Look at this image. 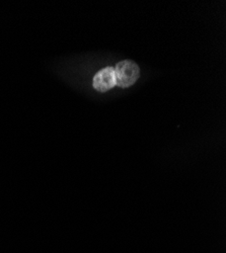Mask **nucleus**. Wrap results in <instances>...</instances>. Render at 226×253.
I'll return each instance as SVG.
<instances>
[{"mask_svg":"<svg viewBox=\"0 0 226 253\" xmlns=\"http://www.w3.org/2000/svg\"><path fill=\"white\" fill-rule=\"evenodd\" d=\"M115 70L116 85L120 87H129L139 78L140 70L138 65L133 61L125 60L119 62Z\"/></svg>","mask_w":226,"mask_h":253,"instance_id":"1","label":"nucleus"},{"mask_svg":"<svg viewBox=\"0 0 226 253\" xmlns=\"http://www.w3.org/2000/svg\"><path fill=\"white\" fill-rule=\"evenodd\" d=\"M116 85L115 70L107 67L97 72L93 78V87L100 92H106Z\"/></svg>","mask_w":226,"mask_h":253,"instance_id":"2","label":"nucleus"}]
</instances>
